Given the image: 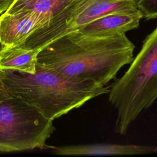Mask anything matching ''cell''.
Segmentation results:
<instances>
[{"mask_svg": "<svg viewBox=\"0 0 157 157\" xmlns=\"http://www.w3.org/2000/svg\"><path fill=\"white\" fill-rule=\"evenodd\" d=\"M137 9L142 14L143 18H157V0H136Z\"/></svg>", "mask_w": 157, "mask_h": 157, "instance_id": "8fae6325", "label": "cell"}, {"mask_svg": "<svg viewBox=\"0 0 157 157\" xmlns=\"http://www.w3.org/2000/svg\"><path fill=\"white\" fill-rule=\"evenodd\" d=\"M142 18V14L138 9L131 12L112 13L98 18L75 31L89 37L120 36L137 29Z\"/></svg>", "mask_w": 157, "mask_h": 157, "instance_id": "52a82bcc", "label": "cell"}, {"mask_svg": "<svg viewBox=\"0 0 157 157\" xmlns=\"http://www.w3.org/2000/svg\"><path fill=\"white\" fill-rule=\"evenodd\" d=\"M54 153L61 155H138L157 152V147L131 144H93L55 147Z\"/></svg>", "mask_w": 157, "mask_h": 157, "instance_id": "ba28073f", "label": "cell"}, {"mask_svg": "<svg viewBox=\"0 0 157 157\" xmlns=\"http://www.w3.org/2000/svg\"><path fill=\"white\" fill-rule=\"evenodd\" d=\"M39 51L23 45L5 47L0 52V69L33 74L36 69Z\"/></svg>", "mask_w": 157, "mask_h": 157, "instance_id": "9c48e42d", "label": "cell"}, {"mask_svg": "<svg viewBox=\"0 0 157 157\" xmlns=\"http://www.w3.org/2000/svg\"><path fill=\"white\" fill-rule=\"evenodd\" d=\"M134 48L125 34L96 37L74 31L39 48L37 65L73 82L107 86L132 62Z\"/></svg>", "mask_w": 157, "mask_h": 157, "instance_id": "6da1fadb", "label": "cell"}, {"mask_svg": "<svg viewBox=\"0 0 157 157\" xmlns=\"http://www.w3.org/2000/svg\"><path fill=\"white\" fill-rule=\"evenodd\" d=\"M53 130V120L21 99L0 101V151L44 148Z\"/></svg>", "mask_w": 157, "mask_h": 157, "instance_id": "277c9868", "label": "cell"}, {"mask_svg": "<svg viewBox=\"0 0 157 157\" xmlns=\"http://www.w3.org/2000/svg\"><path fill=\"white\" fill-rule=\"evenodd\" d=\"M137 10L136 0H82L34 31L24 45L39 49L50 42L104 15Z\"/></svg>", "mask_w": 157, "mask_h": 157, "instance_id": "5b68a950", "label": "cell"}, {"mask_svg": "<svg viewBox=\"0 0 157 157\" xmlns=\"http://www.w3.org/2000/svg\"><path fill=\"white\" fill-rule=\"evenodd\" d=\"M157 99V27L144 39L124 74L110 85L109 101L117 112L115 131L127 132L131 123Z\"/></svg>", "mask_w": 157, "mask_h": 157, "instance_id": "3957f363", "label": "cell"}, {"mask_svg": "<svg viewBox=\"0 0 157 157\" xmlns=\"http://www.w3.org/2000/svg\"><path fill=\"white\" fill-rule=\"evenodd\" d=\"M10 96H11V95L9 93L0 78V101L8 98Z\"/></svg>", "mask_w": 157, "mask_h": 157, "instance_id": "4fadbf2b", "label": "cell"}, {"mask_svg": "<svg viewBox=\"0 0 157 157\" xmlns=\"http://www.w3.org/2000/svg\"><path fill=\"white\" fill-rule=\"evenodd\" d=\"M0 78L11 96L53 121L110 91L109 85L73 82L38 65L33 74L0 69Z\"/></svg>", "mask_w": 157, "mask_h": 157, "instance_id": "7a4b0ae2", "label": "cell"}, {"mask_svg": "<svg viewBox=\"0 0 157 157\" xmlns=\"http://www.w3.org/2000/svg\"><path fill=\"white\" fill-rule=\"evenodd\" d=\"M82 0H14L6 12L29 9L47 14L52 19Z\"/></svg>", "mask_w": 157, "mask_h": 157, "instance_id": "30bf717a", "label": "cell"}, {"mask_svg": "<svg viewBox=\"0 0 157 157\" xmlns=\"http://www.w3.org/2000/svg\"><path fill=\"white\" fill-rule=\"evenodd\" d=\"M14 0H0V15L6 12Z\"/></svg>", "mask_w": 157, "mask_h": 157, "instance_id": "7c38bea8", "label": "cell"}, {"mask_svg": "<svg viewBox=\"0 0 157 157\" xmlns=\"http://www.w3.org/2000/svg\"><path fill=\"white\" fill-rule=\"evenodd\" d=\"M52 18L34 10L5 12L0 15V40L4 47L21 45L36 30L48 25Z\"/></svg>", "mask_w": 157, "mask_h": 157, "instance_id": "8992f818", "label": "cell"}, {"mask_svg": "<svg viewBox=\"0 0 157 157\" xmlns=\"http://www.w3.org/2000/svg\"><path fill=\"white\" fill-rule=\"evenodd\" d=\"M3 48H4V46H3L2 44L1 43V40H0V52H1V50H2Z\"/></svg>", "mask_w": 157, "mask_h": 157, "instance_id": "5bb4252c", "label": "cell"}]
</instances>
